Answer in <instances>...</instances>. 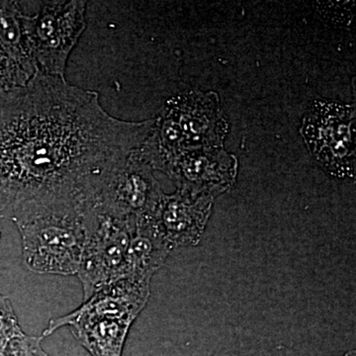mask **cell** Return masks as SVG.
Returning <instances> with one entry per match:
<instances>
[{"mask_svg":"<svg viewBox=\"0 0 356 356\" xmlns=\"http://www.w3.org/2000/svg\"><path fill=\"white\" fill-rule=\"evenodd\" d=\"M156 119L120 120L99 93L38 74L0 90V219L31 204L84 198L143 144Z\"/></svg>","mask_w":356,"mask_h":356,"instance_id":"6da1fadb","label":"cell"},{"mask_svg":"<svg viewBox=\"0 0 356 356\" xmlns=\"http://www.w3.org/2000/svg\"><path fill=\"white\" fill-rule=\"evenodd\" d=\"M11 220L19 231L23 259L30 271L76 275L86 240L83 198L31 204Z\"/></svg>","mask_w":356,"mask_h":356,"instance_id":"7a4b0ae2","label":"cell"},{"mask_svg":"<svg viewBox=\"0 0 356 356\" xmlns=\"http://www.w3.org/2000/svg\"><path fill=\"white\" fill-rule=\"evenodd\" d=\"M226 134L219 102L210 95H188L166 102L147 140L159 158L172 161L188 152L217 149Z\"/></svg>","mask_w":356,"mask_h":356,"instance_id":"3957f363","label":"cell"},{"mask_svg":"<svg viewBox=\"0 0 356 356\" xmlns=\"http://www.w3.org/2000/svg\"><path fill=\"white\" fill-rule=\"evenodd\" d=\"M154 170L137 149L105 172L86 193V205L123 221L137 222L151 217L163 192Z\"/></svg>","mask_w":356,"mask_h":356,"instance_id":"277c9868","label":"cell"},{"mask_svg":"<svg viewBox=\"0 0 356 356\" xmlns=\"http://www.w3.org/2000/svg\"><path fill=\"white\" fill-rule=\"evenodd\" d=\"M83 0L43 1L34 15H25L26 31L39 74L65 79L70 54L86 31Z\"/></svg>","mask_w":356,"mask_h":356,"instance_id":"5b68a950","label":"cell"},{"mask_svg":"<svg viewBox=\"0 0 356 356\" xmlns=\"http://www.w3.org/2000/svg\"><path fill=\"white\" fill-rule=\"evenodd\" d=\"M86 240L77 277L83 301L115 281L127 277L128 250L136 222L123 221L86 204Z\"/></svg>","mask_w":356,"mask_h":356,"instance_id":"8992f818","label":"cell"},{"mask_svg":"<svg viewBox=\"0 0 356 356\" xmlns=\"http://www.w3.org/2000/svg\"><path fill=\"white\" fill-rule=\"evenodd\" d=\"M355 107L316 102L304 119L302 134L312 154L325 170L339 177L355 172Z\"/></svg>","mask_w":356,"mask_h":356,"instance_id":"52a82bcc","label":"cell"},{"mask_svg":"<svg viewBox=\"0 0 356 356\" xmlns=\"http://www.w3.org/2000/svg\"><path fill=\"white\" fill-rule=\"evenodd\" d=\"M213 197L177 191L163 194L149 219L172 248L197 245L209 219Z\"/></svg>","mask_w":356,"mask_h":356,"instance_id":"ba28073f","label":"cell"},{"mask_svg":"<svg viewBox=\"0 0 356 356\" xmlns=\"http://www.w3.org/2000/svg\"><path fill=\"white\" fill-rule=\"evenodd\" d=\"M25 15L22 2L0 0V90L25 86L39 74Z\"/></svg>","mask_w":356,"mask_h":356,"instance_id":"9c48e42d","label":"cell"},{"mask_svg":"<svg viewBox=\"0 0 356 356\" xmlns=\"http://www.w3.org/2000/svg\"><path fill=\"white\" fill-rule=\"evenodd\" d=\"M165 173L178 191L213 197L235 182L236 159L217 149H197L178 156Z\"/></svg>","mask_w":356,"mask_h":356,"instance_id":"30bf717a","label":"cell"},{"mask_svg":"<svg viewBox=\"0 0 356 356\" xmlns=\"http://www.w3.org/2000/svg\"><path fill=\"white\" fill-rule=\"evenodd\" d=\"M151 280L122 278L98 290L79 308L67 314L70 318H110L133 322L147 305Z\"/></svg>","mask_w":356,"mask_h":356,"instance_id":"8fae6325","label":"cell"},{"mask_svg":"<svg viewBox=\"0 0 356 356\" xmlns=\"http://www.w3.org/2000/svg\"><path fill=\"white\" fill-rule=\"evenodd\" d=\"M133 322L110 318H70L67 315L50 321L42 339L60 327L69 325L72 334L92 356H122Z\"/></svg>","mask_w":356,"mask_h":356,"instance_id":"7c38bea8","label":"cell"},{"mask_svg":"<svg viewBox=\"0 0 356 356\" xmlns=\"http://www.w3.org/2000/svg\"><path fill=\"white\" fill-rule=\"evenodd\" d=\"M172 248L149 218L136 222L128 250V276L152 280L165 264Z\"/></svg>","mask_w":356,"mask_h":356,"instance_id":"4fadbf2b","label":"cell"},{"mask_svg":"<svg viewBox=\"0 0 356 356\" xmlns=\"http://www.w3.org/2000/svg\"><path fill=\"white\" fill-rule=\"evenodd\" d=\"M24 334L8 297L0 294V351L16 337Z\"/></svg>","mask_w":356,"mask_h":356,"instance_id":"5bb4252c","label":"cell"},{"mask_svg":"<svg viewBox=\"0 0 356 356\" xmlns=\"http://www.w3.org/2000/svg\"><path fill=\"white\" fill-rule=\"evenodd\" d=\"M42 337L22 336L13 339L3 350L0 351V356H49L41 346Z\"/></svg>","mask_w":356,"mask_h":356,"instance_id":"9a60e30c","label":"cell"}]
</instances>
